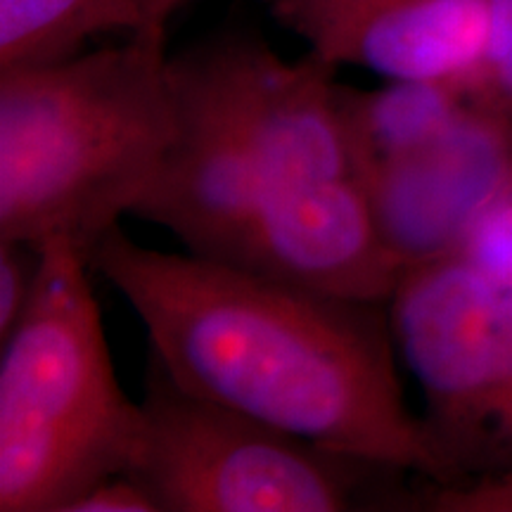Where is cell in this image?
Masks as SVG:
<instances>
[{
  "label": "cell",
  "mask_w": 512,
  "mask_h": 512,
  "mask_svg": "<svg viewBox=\"0 0 512 512\" xmlns=\"http://www.w3.org/2000/svg\"><path fill=\"white\" fill-rule=\"evenodd\" d=\"M88 266L131 304L150 356L188 392L318 446L446 477L403 403L387 304L159 252L119 226Z\"/></svg>",
  "instance_id": "6da1fadb"
},
{
  "label": "cell",
  "mask_w": 512,
  "mask_h": 512,
  "mask_svg": "<svg viewBox=\"0 0 512 512\" xmlns=\"http://www.w3.org/2000/svg\"><path fill=\"white\" fill-rule=\"evenodd\" d=\"M166 31L0 69V240L93 247L136 211L176 128Z\"/></svg>",
  "instance_id": "7a4b0ae2"
},
{
  "label": "cell",
  "mask_w": 512,
  "mask_h": 512,
  "mask_svg": "<svg viewBox=\"0 0 512 512\" xmlns=\"http://www.w3.org/2000/svg\"><path fill=\"white\" fill-rule=\"evenodd\" d=\"M34 297L0 356V512H69L136 465L143 406L114 373L88 259L46 242Z\"/></svg>",
  "instance_id": "3957f363"
},
{
  "label": "cell",
  "mask_w": 512,
  "mask_h": 512,
  "mask_svg": "<svg viewBox=\"0 0 512 512\" xmlns=\"http://www.w3.org/2000/svg\"><path fill=\"white\" fill-rule=\"evenodd\" d=\"M131 472L162 512H356L406 503L403 467L335 451L188 392L147 354Z\"/></svg>",
  "instance_id": "277c9868"
},
{
  "label": "cell",
  "mask_w": 512,
  "mask_h": 512,
  "mask_svg": "<svg viewBox=\"0 0 512 512\" xmlns=\"http://www.w3.org/2000/svg\"><path fill=\"white\" fill-rule=\"evenodd\" d=\"M387 306L446 475L512 465V280L448 254L406 268Z\"/></svg>",
  "instance_id": "5b68a950"
},
{
  "label": "cell",
  "mask_w": 512,
  "mask_h": 512,
  "mask_svg": "<svg viewBox=\"0 0 512 512\" xmlns=\"http://www.w3.org/2000/svg\"><path fill=\"white\" fill-rule=\"evenodd\" d=\"M169 67L174 138L133 216L171 230L192 254L238 264L259 188L216 34L171 55Z\"/></svg>",
  "instance_id": "8992f818"
},
{
  "label": "cell",
  "mask_w": 512,
  "mask_h": 512,
  "mask_svg": "<svg viewBox=\"0 0 512 512\" xmlns=\"http://www.w3.org/2000/svg\"><path fill=\"white\" fill-rule=\"evenodd\" d=\"M361 183L384 245L403 271L456 254L512 183L505 112L467 93L465 107L439 136L375 166Z\"/></svg>",
  "instance_id": "52a82bcc"
},
{
  "label": "cell",
  "mask_w": 512,
  "mask_h": 512,
  "mask_svg": "<svg viewBox=\"0 0 512 512\" xmlns=\"http://www.w3.org/2000/svg\"><path fill=\"white\" fill-rule=\"evenodd\" d=\"M235 266L377 304H389L403 275L358 176L287 185L259 197Z\"/></svg>",
  "instance_id": "ba28073f"
},
{
  "label": "cell",
  "mask_w": 512,
  "mask_h": 512,
  "mask_svg": "<svg viewBox=\"0 0 512 512\" xmlns=\"http://www.w3.org/2000/svg\"><path fill=\"white\" fill-rule=\"evenodd\" d=\"M489 43V0H392L325 50L332 64H358L387 81L470 88Z\"/></svg>",
  "instance_id": "9c48e42d"
},
{
  "label": "cell",
  "mask_w": 512,
  "mask_h": 512,
  "mask_svg": "<svg viewBox=\"0 0 512 512\" xmlns=\"http://www.w3.org/2000/svg\"><path fill=\"white\" fill-rule=\"evenodd\" d=\"M465 102V88L451 83L387 81L375 91L339 83V105L358 178L439 136Z\"/></svg>",
  "instance_id": "30bf717a"
},
{
  "label": "cell",
  "mask_w": 512,
  "mask_h": 512,
  "mask_svg": "<svg viewBox=\"0 0 512 512\" xmlns=\"http://www.w3.org/2000/svg\"><path fill=\"white\" fill-rule=\"evenodd\" d=\"M100 34H112L107 0H0V69L62 60Z\"/></svg>",
  "instance_id": "8fae6325"
},
{
  "label": "cell",
  "mask_w": 512,
  "mask_h": 512,
  "mask_svg": "<svg viewBox=\"0 0 512 512\" xmlns=\"http://www.w3.org/2000/svg\"><path fill=\"white\" fill-rule=\"evenodd\" d=\"M392 0H266L271 15L323 55L361 17Z\"/></svg>",
  "instance_id": "7c38bea8"
},
{
  "label": "cell",
  "mask_w": 512,
  "mask_h": 512,
  "mask_svg": "<svg viewBox=\"0 0 512 512\" xmlns=\"http://www.w3.org/2000/svg\"><path fill=\"white\" fill-rule=\"evenodd\" d=\"M467 93L494 110L512 107V0H489V43Z\"/></svg>",
  "instance_id": "4fadbf2b"
},
{
  "label": "cell",
  "mask_w": 512,
  "mask_h": 512,
  "mask_svg": "<svg viewBox=\"0 0 512 512\" xmlns=\"http://www.w3.org/2000/svg\"><path fill=\"white\" fill-rule=\"evenodd\" d=\"M456 254L486 273L512 280V183L479 216Z\"/></svg>",
  "instance_id": "5bb4252c"
},
{
  "label": "cell",
  "mask_w": 512,
  "mask_h": 512,
  "mask_svg": "<svg viewBox=\"0 0 512 512\" xmlns=\"http://www.w3.org/2000/svg\"><path fill=\"white\" fill-rule=\"evenodd\" d=\"M41 261V249L29 242L0 240V342L27 311L41 275Z\"/></svg>",
  "instance_id": "9a60e30c"
},
{
  "label": "cell",
  "mask_w": 512,
  "mask_h": 512,
  "mask_svg": "<svg viewBox=\"0 0 512 512\" xmlns=\"http://www.w3.org/2000/svg\"><path fill=\"white\" fill-rule=\"evenodd\" d=\"M69 512H162L152 491L133 472H121L95 484Z\"/></svg>",
  "instance_id": "2e32d148"
},
{
  "label": "cell",
  "mask_w": 512,
  "mask_h": 512,
  "mask_svg": "<svg viewBox=\"0 0 512 512\" xmlns=\"http://www.w3.org/2000/svg\"><path fill=\"white\" fill-rule=\"evenodd\" d=\"M190 0H107L112 34H143L166 31L171 15Z\"/></svg>",
  "instance_id": "e0dca14e"
}]
</instances>
